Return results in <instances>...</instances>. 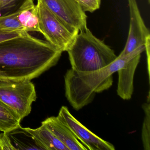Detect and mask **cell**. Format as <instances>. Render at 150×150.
Listing matches in <instances>:
<instances>
[{
	"instance_id": "obj_19",
	"label": "cell",
	"mask_w": 150,
	"mask_h": 150,
	"mask_svg": "<svg viewBox=\"0 0 150 150\" xmlns=\"http://www.w3.org/2000/svg\"><path fill=\"white\" fill-rule=\"evenodd\" d=\"M25 31H26L22 30V31H11L0 29V42L8 40V39L19 37L21 36Z\"/></svg>"
},
{
	"instance_id": "obj_6",
	"label": "cell",
	"mask_w": 150,
	"mask_h": 150,
	"mask_svg": "<svg viewBox=\"0 0 150 150\" xmlns=\"http://www.w3.org/2000/svg\"><path fill=\"white\" fill-rule=\"evenodd\" d=\"M63 23L79 32L87 28V16L75 0H41Z\"/></svg>"
},
{
	"instance_id": "obj_20",
	"label": "cell",
	"mask_w": 150,
	"mask_h": 150,
	"mask_svg": "<svg viewBox=\"0 0 150 150\" xmlns=\"http://www.w3.org/2000/svg\"><path fill=\"white\" fill-rule=\"evenodd\" d=\"M0 150H1V148H0Z\"/></svg>"
},
{
	"instance_id": "obj_14",
	"label": "cell",
	"mask_w": 150,
	"mask_h": 150,
	"mask_svg": "<svg viewBox=\"0 0 150 150\" xmlns=\"http://www.w3.org/2000/svg\"><path fill=\"white\" fill-rule=\"evenodd\" d=\"M142 108L144 112L145 116L142 126V143L144 149L150 150V104L146 103L142 104Z\"/></svg>"
},
{
	"instance_id": "obj_13",
	"label": "cell",
	"mask_w": 150,
	"mask_h": 150,
	"mask_svg": "<svg viewBox=\"0 0 150 150\" xmlns=\"http://www.w3.org/2000/svg\"><path fill=\"white\" fill-rule=\"evenodd\" d=\"M21 119L18 115L0 101V131L8 133L19 128Z\"/></svg>"
},
{
	"instance_id": "obj_12",
	"label": "cell",
	"mask_w": 150,
	"mask_h": 150,
	"mask_svg": "<svg viewBox=\"0 0 150 150\" xmlns=\"http://www.w3.org/2000/svg\"><path fill=\"white\" fill-rule=\"evenodd\" d=\"M18 20L24 30L41 33L39 24L37 6L34 0H28L17 11Z\"/></svg>"
},
{
	"instance_id": "obj_7",
	"label": "cell",
	"mask_w": 150,
	"mask_h": 150,
	"mask_svg": "<svg viewBox=\"0 0 150 150\" xmlns=\"http://www.w3.org/2000/svg\"><path fill=\"white\" fill-rule=\"evenodd\" d=\"M57 117L70 128L88 150H115V146L112 144L99 137L81 124L70 113L67 107H61Z\"/></svg>"
},
{
	"instance_id": "obj_9",
	"label": "cell",
	"mask_w": 150,
	"mask_h": 150,
	"mask_svg": "<svg viewBox=\"0 0 150 150\" xmlns=\"http://www.w3.org/2000/svg\"><path fill=\"white\" fill-rule=\"evenodd\" d=\"M42 124L46 126L69 150H88L69 127L57 116L48 117Z\"/></svg>"
},
{
	"instance_id": "obj_3",
	"label": "cell",
	"mask_w": 150,
	"mask_h": 150,
	"mask_svg": "<svg viewBox=\"0 0 150 150\" xmlns=\"http://www.w3.org/2000/svg\"><path fill=\"white\" fill-rule=\"evenodd\" d=\"M67 52L71 69L79 72L104 68L117 57L114 51L88 28L79 31Z\"/></svg>"
},
{
	"instance_id": "obj_18",
	"label": "cell",
	"mask_w": 150,
	"mask_h": 150,
	"mask_svg": "<svg viewBox=\"0 0 150 150\" xmlns=\"http://www.w3.org/2000/svg\"><path fill=\"white\" fill-rule=\"evenodd\" d=\"M0 148L1 150H16L7 133L0 134Z\"/></svg>"
},
{
	"instance_id": "obj_1",
	"label": "cell",
	"mask_w": 150,
	"mask_h": 150,
	"mask_svg": "<svg viewBox=\"0 0 150 150\" xmlns=\"http://www.w3.org/2000/svg\"><path fill=\"white\" fill-rule=\"evenodd\" d=\"M63 52L25 31L0 42V81L31 80L54 66Z\"/></svg>"
},
{
	"instance_id": "obj_8",
	"label": "cell",
	"mask_w": 150,
	"mask_h": 150,
	"mask_svg": "<svg viewBox=\"0 0 150 150\" xmlns=\"http://www.w3.org/2000/svg\"><path fill=\"white\" fill-rule=\"evenodd\" d=\"M130 12V24L126 44L119 56L132 52L141 46H145L150 40L149 30L142 18L136 0H128Z\"/></svg>"
},
{
	"instance_id": "obj_15",
	"label": "cell",
	"mask_w": 150,
	"mask_h": 150,
	"mask_svg": "<svg viewBox=\"0 0 150 150\" xmlns=\"http://www.w3.org/2000/svg\"><path fill=\"white\" fill-rule=\"evenodd\" d=\"M0 29L11 31L24 30L18 20L17 12L0 17Z\"/></svg>"
},
{
	"instance_id": "obj_17",
	"label": "cell",
	"mask_w": 150,
	"mask_h": 150,
	"mask_svg": "<svg viewBox=\"0 0 150 150\" xmlns=\"http://www.w3.org/2000/svg\"><path fill=\"white\" fill-rule=\"evenodd\" d=\"M84 12L93 13L99 9L101 0H75Z\"/></svg>"
},
{
	"instance_id": "obj_11",
	"label": "cell",
	"mask_w": 150,
	"mask_h": 150,
	"mask_svg": "<svg viewBox=\"0 0 150 150\" xmlns=\"http://www.w3.org/2000/svg\"><path fill=\"white\" fill-rule=\"evenodd\" d=\"M23 129L32 136L41 150H69L44 125L42 124L36 129L25 128Z\"/></svg>"
},
{
	"instance_id": "obj_10",
	"label": "cell",
	"mask_w": 150,
	"mask_h": 150,
	"mask_svg": "<svg viewBox=\"0 0 150 150\" xmlns=\"http://www.w3.org/2000/svg\"><path fill=\"white\" fill-rule=\"evenodd\" d=\"M141 53H139L131 59L124 67L119 69L117 93V95L124 100L132 98L134 91V74L140 61Z\"/></svg>"
},
{
	"instance_id": "obj_4",
	"label": "cell",
	"mask_w": 150,
	"mask_h": 150,
	"mask_svg": "<svg viewBox=\"0 0 150 150\" xmlns=\"http://www.w3.org/2000/svg\"><path fill=\"white\" fill-rule=\"evenodd\" d=\"M36 99L35 88L30 80L0 81V101L21 120L30 114Z\"/></svg>"
},
{
	"instance_id": "obj_5",
	"label": "cell",
	"mask_w": 150,
	"mask_h": 150,
	"mask_svg": "<svg viewBox=\"0 0 150 150\" xmlns=\"http://www.w3.org/2000/svg\"><path fill=\"white\" fill-rule=\"evenodd\" d=\"M37 1L41 34L52 45L63 52L67 51L79 32L66 26L41 0Z\"/></svg>"
},
{
	"instance_id": "obj_16",
	"label": "cell",
	"mask_w": 150,
	"mask_h": 150,
	"mask_svg": "<svg viewBox=\"0 0 150 150\" xmlns=\"http://www.w3.org/2000/svg\"><path fill=\"white\" fill-rule=\"evenodd\" d=\"M28 0H0V10L2 16L16 13Z\"/></svg>"
},
{
	"instance_id": "obj_2",
	"label": "cell",
	"mask_w": 150,
	"mask_h": 150,
	"mask_svg": "<svg viewBox=\"0 0 150 150\" xmlns=\"http://www.w3.org/2000/svg\"><path fill=\"white\" fill-rule=\"evenodd\" d=\"M145 50V46H140L127 55L118 56L110 64L96 71L79 72L72 69L67 70L64 76L65 96L71 106L79 110L88 105L96 93L108 90L112 86L115 73Z\"/></svg>"
}]
</instances>
